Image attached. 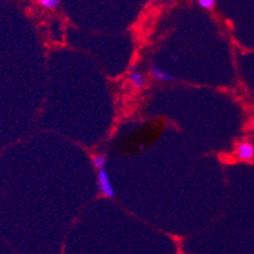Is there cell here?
Wrapping results in <instances>:
<instances>
[{"label":"cell","mask_w":254,"mask_h":254,"mask_svg":"<svg viewBox=\"0 0 254 254\" xmlns=\"http://www.w3.org/2000/svg\"><path fill=\"white\" fill-rule=\"evenodd\" d=\"M96 182H98V189L104 197L113 198L115 196V190L113 187L112 180L109 177V173L106 172L105 168H101L98 171V176H96Z\"/></svg>","instance_id":"6da1fadb"},{"label":"cell","mask_w":254,"mask_h":254,"mask_svg":"<svg viewBox=\"0 0 254 254\" xmlns=\"http://www.w3.org/2000/svg\"><path fill=\"white\" fill-rule=\"evenodd\" d=\"M235 157L239 161L243 162H249L254 159V144L249 140H243L239 142L235 148Z\"/></svg>","instance_id":"7a4b0ae2"},{"label":"cell","mask_w":254,"mask_h":254,"mask_svg":"<svg viewBox=\"0 0 254 254\" xmlns=\"http://www.w3.org/2000/svg\"><path fill=\"white\" fill-rule=\"evenodd\" d=\"M149 75L157 80V81H162V82H167V81H172L173 75H171L170 72L165 71L163 68H161L158 64H152L151 67H149Z\"/></svg>","instance_id":"3957f363"},{"label":"cell","mask_w":254,"mask_h":254,"mask_svg":"<svg viewBox=\"0 0 254 254\" xmlns=\"http://www.w3.org/2000/svg\"><path fill=\"white\" fill-rule=\"evenodd\" d=\"M128 84L129 86L135 90H142L145 85V78L140 71L135 70L129 72L128 75Z\"/></svg>","instance_id":"277c9868"},{"label":"cell","mask_w":254,"mask_h":254,"mask_svg":"<svg viewBox=\"0 0 254 254\" xmlns=\"http://www.w3.org/2000/svg\"><path fill=\"white\" fill-rule=\"evenodd\" d=\"M91 163L95 170H101L106 166V157L103 153H94L91 157Z\"/></svg>","instance_id":"5b68a950"},{"label":"cell","mask_w":254,"mask_h":254,"mask_svg":"<svg viewBox=\"0 0 254 254\" xmlns=\"http://www.w3.org/2000/svg\"><path fill=\"white\" fill-rule=\"evenodd\" d=\"M38 3L45 9H55L60 4V0H38Z\"/></svg>","instance_id":"8992f818"},{"label":"cell","mask_w":254,"mask_h":254,"mask_svg":"<svg viewBox=\"0 0 254 254\" xmlns=\"http://www.w3.org/2000/svg\"><path fill=\"white\" fill-rule=\"evenodd\" d=\"M215 3L216 0H197L198 6L202 9H206V10L214 8V6H215Z\"/></svg>","instance_id":"52a82bcc"},{"label":"cell","mask_w":254,"mask_h":254,"mask_svg":"<svg viewBox=\"0 0 254 254\" xmlns=\"http://www.w3.org/2000/svg\"><path fill=\"white\" fill-rule=\"evenodd\" d=\"M251 130H252V133L254 134V118L252 119V122H251Z\"/></svg>","instance_id":"ba28073f"},{"label":"cell","mask_w":254,"mask_h":254,"mask_svg":"<svg viewBox=\"0 0 254 254\" xmlns=\"http://www.w3.org/2000/svg\"><path fill=\"white\" fill-rule=\"evenodd\" d=\"M148 1H151V3H154V1H158V0H148Z\"/></svg>","instance_id":"9c48e42d"}]
</instances>
